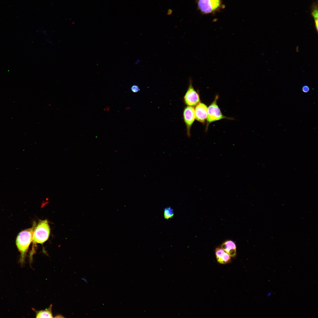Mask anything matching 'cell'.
<instances>
[{"mask_svg": "<svg viewBox=\"0 0 318 318\" xmlns=\"http://www.w3.org/2000/svg\"><path fill=\"white\" fill-rule=\"evenodd\" d=\"M21 232L18 235L16 239L17 247L21 253L20 262L23 264L24 262V257L31 242L32 241L33 230L35 226Z\"/></svg>", "mask_w": 318, "mask_h": 318, "instance_id": "1", "label": "cell"}, {"mask_svg": "<svg viewBox=\"0 0 318 318\" xmlns=\"http://www.w3.org/2000/svg\"><path fill=\"white\" fill-rule=\"evenodd\" d=\"M50 228L47 220H41L33 230L32 241L35 244H42L49 238Z\"/></svg>", "mask_w": 318, "mask_h": 318, "instance_id": "2", "label": "cell"}, {"mask_svg": "<svg viewBox=\"0 0 318 318\" xmlns=\"http://www.w3.org/2000/svg\"><path fill=\"white\" fill-rule=\"evenodd\" d=\"M218 99V96L217 95L213 102L208 107L206 130L208 129L209 125L212 122L222 119H231V118L227 117L222 114L217 104Z\"/></svg>", "mask_w": 318, "mask_h": 318, "instance_id": "3", "label": "cell"}, {"mask_svg": "<svg viewBox=\"0 0 318 318\" xmlns=\"http://www.w3.org/2000/svg\"><path fill=\"white\" fill-rule=\"evenodd\" d=\"M198 9L203 14L217 11L221 7V0H196Z\"/></svg>", "mask_w": 318, "mask_h": 318, "instance_id": "4", "label": "cell"}, {"mask_svg": "<svg viewBox=\"0 0 318 318\" xmlns=\"http://www.w3.org/2000/svg\"><path fill=\"white\" fill-rule=\"evenodd\" d=\"M185 103L188 106H194L200 102L199 96L198 93L195 90L190 80L188 89L184 97Z\"/></svg>", "mask_w": 318, "mask_h": 318, "instance_id": "5", "label": "cell"}, {"mask_svg": "<svg viewBox=\"0 0 318 318\" xmlns=\"http://www.w3.org/2000/svg\"><path fill=\"white\" fill-rule=\"evenodd\" d=\"M183 116L184 121L186 126L187 134L189 136L190 135V130L191 126L196 119L194 107L189 106L186 107L183 111Z\"/></svg>", "mask_w": 318, "mask_h": 318, "instance_id": "6", "label": "cell"}, {"mask_svg": "<svg viewBox=\"0 0 318 318\" xmlns=\"http://www.w3.org/2000/svg\"><path fill=\"white\" fill-rule=\"evenodd\" d=\"M195 107L196 119L202 123L205 122L207 117L208 107L204 104L200 102Z\"/></svg>", "mask_w": 318, "mask_h": 318, "instance_id": "7", "label": "cell"}, {"mask_svg": "<svg viewBox=\"0 0 318 318\" xmlns=\"http://www.w3.org/2000/svg\"><path fill=\"white\" fill-rule=\"evenodd\" d=\"M215 254L217 261L221 264H226L231 261L230 255L221 247L215 249Z\"/></svg>", "mask_w": 318, "mask_h": 318, "instance_id": "8", "label": "cell"}, {"mask_svg": "<svg viewBox=\"0 0 318 318\" xmlns=\"http://www.w3.org/2000/svg\"><path fill=\"white\" fill-rule=\"evenodd\" d=\"M221 248L228 253L231 256L234 257L236 254V246L235 243L231 240H228L223 242Z\"/></svg>", "mask_w": 318, "mask_h": 318, "instance_id": "9", "label": "cell"}, {"mask_svg": "<svg viewBox=\"0 0 318 318\" xmlns=\"http://www.w3.org/2000/svg\"><path fill=\"white\" fill-rule=\"evenodd\" d=\"M52 305L45 310L36 311L37 318H53L52 312Z\"/></svg>", "mask_w": 318, "mask_h": 318, "instance_id": "10", "label": "cell"}, {"mask_svg": "<svg viewBox=\"0 0 318 318\" xmlns=\"http://www.w3.org/2000/svg\"><path fill=\"white\" fill-rule=\"evenodd\" d=\"M174 215L173 210L170 207H167L164 210L163 216L165 219H169L172 218Z\"/></svg>", "mask_w": 318, "mask_h": 318, "instance_id": "11", "label": "cell"}, {"mask_svg": "<svg viewBox=\"0 0 318 318\" xmlns=\"http://www.w3.org/2000/svg\"><path fill=\"white\" fill-rule=\"evenodd\" d=\"M313 10L312 12V14L314 17V23L315 25V27L316 29V31L318 32V9H317V5L315 4L314 6H313Z\"/></svg>", "mask_w": 318, "mask_h": 318, "instance_id": "12", "label": "cell"}, {"mask_svg": "<svg viewBox=\"0 0 318 318\" xmlns=\"http://www.w3.org/2000/svg\"><path fill=\"white\" fill-rule=\"evenodd\" d=\"M130 90L132 92L134 93H136L139 91L140 89L138 85H134L131 87Z\"/></svg>", "mask_w": 318, "mask_h": 318, "instance_id": "13", "label": "cell"}, {"mask_svg": "<svg viewBox=\"0 0 318 318\" xmlns=\"http://www.w3.org/2000/svg\"><path fill=\"white\" fill-rule=\"evenodd\" d=\"M302 91L306 93L308 92L309 90V87L306 85L304 86L302 88Z\"/></svg>", "mask_w": 318, "mask_h": 318, "instance_id": "14", "label": "cell"}, {"mask_svg": "<svg viewBox=\"0 0 318 318\" xmlns=\"http://www.w3.org/2000/svg\"><path fill=\"white\" fill-rule=\"evenodd\" d=\"M271 293H272V292H269L267 294V297H268L270 295H271Z\"/></svg>", "mask_w": 318, "mask_h": 318, "instance_id": "15", "label": "cell"}]
</instances>
